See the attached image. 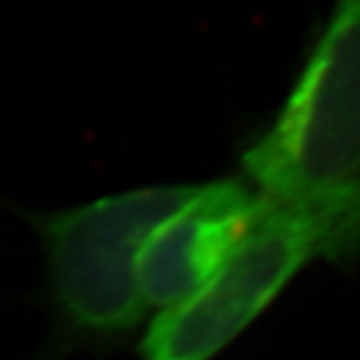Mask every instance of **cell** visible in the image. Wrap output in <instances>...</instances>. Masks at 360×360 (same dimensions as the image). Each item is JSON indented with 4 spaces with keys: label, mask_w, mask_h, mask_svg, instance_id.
<instances>
[{
    "label": "cell",
    "mask_w": 360,
    "mask_h": 360,
    "mask_svg": "<svg viewBox=\"0 0 360 360\" xmlns=\"http://www.w3.org/2000/svg\"><path fill=\"white\" fill-rule=\"evenodd\" d=\"M239 176L295 213L319 257L360 264V0H335L274 117L243 139Z\"/></svg>",
    "instance_id": "1"
},
{
    "label": "cell",
    "mask_w": 360,
    "mask_h": 360,
    "mask_svg": "<svg viewBox=\"0 0 360 360\" xmlns=\"http://www.w3.org/2000/svg\"><path fill=\"white\" fill-rule=\"evenodd\" d=\"M194 185H143L28 213L45 255L47 304L61 347L112 349L139 333L150 309L136 267L141 246Z\"/></svg>",
    "instance_id": "2"
},
{
    "label": "cell",
    "mask_w": 360,
    "mask_h": 360,
    "mask_svg": "<svg viewBox=\"0 0 360 360\" xmlns=\"http://www.w3.org/2000/svg\"><path fill=\"white\" fill-rule=\"evenodd\" d=\"M319 257L309 227L264 199L253 229L208 283L162 309L139 344V360H213Z\"/></svg>",
    "instance_id": "3"
},
{
    "label": "cell",
    "mask_w": 360,
    "mask_h": 360,
    "mask_svg": "<svg viewBox=\"0 0 360 360\" xmlns=\"http://www.w3.org/2000/svg\"><path fill=\"white\" fill-rule=\"evenodd\" d=\"M262 204L241 176L194 185L141 246L136 267L146 304L162 311L201 290L248 236Z\"/></svg>",
    "instance_id": "4"
}]
</instances>
